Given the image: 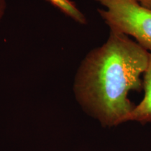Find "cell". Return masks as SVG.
<instances>
[{"mask_svg":"<svg viewBox=\"0 0 151 151\" xmlns=\"http://www.w3.org/2000/svg\"><path fill=\"white\" fill-rule=\"evenodd\" d=\"M55 7L58 8L66 16L73 19L78 23L85 24L87 19L85 15L80 11L74 2L71 0H47Z\"/></svg>","mask_w":151,"mask_h":151,"instance_id":"cell-4","label":"cell"},{"mask_svg":"<svg viewBox=\"0 0 151 151\" xmlns=\"http://www.w3.org/2000/svg\"><path fill=\"white\" fill-rule=\"evenodd\" d=\"M150 52L124 34L110 30L92 49L76 74L73 89L81 106L106 126L127 122L135 106L128 94L143 88Z\"/></svg>","mask_w":151,"mask_h":151,"instance_id":"cell-1","label":"cell"},{"mask_svg":"<svg viewBox=\"0 0 151 151\" xmlns=\"http://www.w3.org/2000/svg\"><path fill=\"white\" fill-rule=\"evenodd\" d=\"M137 1L144 7L151 9V0H137Z\"/></svg>","mask_w":151,"mask_h":151,"instance_id":"cell-6","label":"cell"},{"mask_svg":"<svg viewBox=\"0 0 151 151\" xmlns=\"http://www.w3.org/2000/svg\"><path fill=\"white\" fill-rule=\"evenodd\" d=\"M143 88L144 96L139 104L129 113L128 121L139 122L140 123H151V52H150L148 67L143 76Z\"/></svg>","mask_w":151,"mask_h":151,"instance_id":"cell-3","label":"cell"},{"mask_svg":"<svg viewBox=\"0 0 151 151\" xmlns=\"http://www.w3.org/2000/svg\"><path fill=\"white\" fill-rule=\"evenodd\" d=\"M98 12L110 30L124 34L151 52V9L137 0H95Z\"/></svg>","mask_w":151,"mask_h":151,"instance_id":"cell-2","label":"cell"},{"mask_svg":"<svg viewBox=\"0 0 151 151\" xmlns=\"http://www.w3.org/2000/svg\"><path fill=\"white\" fill-rule=\"evenodd\" d=\"M6 6V0H0V20H1L4 14Z\"/></svg>","mask_w":151,"mask_h":151,"instance_id":"cell-5","label":"cell"}]
</instances>
